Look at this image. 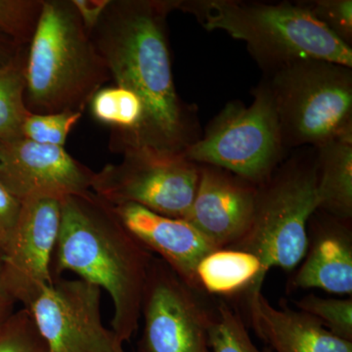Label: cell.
<instances>
[{
  "label": "cell",
  "mask_w": 352,
  "mask_h": 352,
  "mask_svg": "<svg viewBox=\"0 0 352 352\" xmlns=\"http://www.w3.org/2000/svg\"><path fill=\"white\" fill-rule=\"evenodd\" d=\"M199 289L219 296L261 293V263L258 256L238 249H219L205 256L197 268Z\"/></svg>",
  "instance_id": "obj_18"
},
{
  "label": "cell",
  "mask_w": 352,
  "mask_h": 352,
  "mask_svg": "<svg viewBox=\"0 0 352 352\" xmlns=\"http://www.w3.org/2000/svg\"><path fill=\"white\" fill-rule=\"evenodd\" d=\"M212 352H274L270 347L259 349L252 342L242 317L221 302L208 327Z\"/></svg>",
  "instance_id": "obj_21"
},
{
  "label": "cell",
  "mask_w": 352,
  "mask_h": 352,
  "mask_svg": "<svg viewBox=\"0 0 352 352\" xmlns=\"http://www.w3.org/2000/svg\"><path fill=\"white\" fill-rule=\"evenodd\" d=\"M94 171L64 147L22 135L0 139V182L18 200L66 197L91 191Z\"/></svg>",
  "instance_id": "obj_12"
},
{
  "label": "cell",
  "mask_w": 352,
  "mask_h": 352,
  "mask_svg": "<svg viewBox=\"0 0 352 352\" xmlns=\"http://www.w3.org/2000/svg\"><path fill=\"white\" fill-rule=\"evenodd\" d=\"M214 314L161 258H154L146 281L136 352H212L208 327Z\"/></svg>",
  "instance_id": "obj_9"
},
{
  "label": "cell",
  "mask_w": 352,
  "mask_h": 352,
  "mask_svg": "<svg viewBox=\"0 0 352 352\" xmlns=\"http://www.w3.org/2000/svg\"><path fill=\"white\" fill-rule=\"evenodd\" d=\"M314 149L318 210L346 223L352 217V129Z\"/></svg>",
  "instance_id": "obj_17"
},
{
  "label": "cell",
  "mask_w": 352,
  "mask_h": 352,
  "mask_svg": "<svg viewBox=\"0 0 352 352\" xmlns=\"http://www.w3.org/2000/svg\"><path fill=\"white\" fill-rule=\"evenodd\" d=\"M310 14L346 45L352 44L351 0L300 1Z\"/></svg>",
  "instance_id": "obj_26"
},
{
  "label": "cell",
  "mask_w": 352,
  "mask_h": 352,
  "mask_svg": "<svg viewBox=\"0 0 352 352\" xmlns=\"http://www.w3.org/2000/svg\"><path fill=\"white\" fill-rule=\"evenodd\" d=\"M207 31L226 32L244 41L264 73L305 60L352 68V48L296 2L178 0Z\"/></svg>",
  "instance_id": "obj_3"
},
{
  "label": "cell",
  "mask_w": 352,
  "mask_h": 352,
  "mask_svg": "<svg viewBox=\"0 0 352 352\" xmlns=\"http://www.w3.org/2000/svg\"><path fill=\"white\" fill-rule=\"evenodd\" d=\"M178 0H111L90 34L115 85L142 101L144 120L131 154L182 155L200 138L196 111L173 80L168 17Z\"/></svg>",
  "instance_id": "obj_1"
},
{
  "label": "cell",
  "mask_w": 352,
  "mask_h": 352,
  "mask_svg": "<svg viewBox=\"0 0 352 352\" xmlns=\"http://www.w3.org/2000/svg\"><path fill=\"white\" fill-rule=\"evenodd\" d=\"M316 210V152L312 148L278 166L259 185L251 228L231 249L258 256L263 282L271 268L294 270L308 251L307 224Z\"/></svg>",
  "instance_id": "obj_5"
},
{
  "label": "cell",
  "mask_w": 352,
  "mask_h": 352,
  "mask_svg": "<svg viewBox=\"0 0 352 352\" xmlns=\"http://www.w3.org/2000/svg\"><path fill=\"white\" fill-rule=\"evenodd\" d=\"M94 171L91 191L111 206L135 204L157 214L186 219L200 179V164L184 155H126Z\"/></svg>",
  "instance_id": "obj_8"
},
{
  "label": "cell",
  "mask_w": 352,
  "mask_h": 352,
  "mask_svg": "<svg viewBox=\"0 0 352 352\" xmlns=\"http://www.w3.org/2000/svg\"><path fill=\"white\" fill-rule=\"evenodd\" d=\"M0 352H50L25 308L0 328Z\"/></svg>",
  "instance_id": "obj_25"
},
{
  "label": "cell",
  "mask_w": 352,
  "mask_h": 352,
  "mask_svg": "<svg viewBox=\"0 0 352 352\" xmlns=\"http://www.w3.org/2000/svg\"><path fill=\"white\" fill-rule=\"evenodd\" d=\"M252 96L249 106L238 100L227 103L183 155L193 163L221 168L256 186L270 179L287 150L274 100L264 80L252 90Z\"/></svg>",
  "instance_id": "obj_7"
},
{
  "label": "cell",
  "mask_w": 352,
  "mask_h": 352,
  "mask_svg": "<svg viewBox=\"0 0 352 352\" xmlns=\"http://www.w3.org/2000/svg\"><path fill=\"white\" fill-rule=\"evenodd\" d=\"M22 201L13 196L0 182V254L10 242L19 220Z\"/></svg>",
  "instance_id": "obj_27"
},
{
  "label": "cell",
  "mask_w": 352,
  "mask_h": 352,
  "mask_svg": "<svg viewBox=\"0 0 352 352\" xmlns=\"http://www.w3.org/2000/svg\"><path fill=\"white\" fill-rule=\"evenodd\" d=\"M88 107L97 122L110 127L111 151L122 156L129 151L144 120V105L138 95L118 85L104 87L94 94Z\"/></svg>",
  "instance_id": "obj_19"
},
{
  "label": "cell",
  "mask_w": 352,
  "mask_h": 352,
  "mask_svg": "<svg viewBox=\"0 0 352 352\" xmlns=\"http://www.w3.org/2000/svg\"><path fill=\"white\" fill-rule=\"evenodd\" d=\"M82 113H30L25 118L21 135L39 144L64 147L69 132L82 119Z\"/></svg>",
  "instance_id": "obj_23"
},
{
  "label": "cell",
  "mask_w": 352,
  "mask_h": 352,
  "mask_svg": "<svg viewBox=\"0 0 352 352\" xmlns=\"http://www.w3.org/2000/svg\"><path fill=\"white\" fill-rule=\"evenodd\" d=\"M43 0H0V34L29 47L43 13Z\"/></svg>",
  "instance_id": "obj_22"
},
{
  "label": "cell",
  "mask_w": 352,
  "mask_h": 352,
  "mask_svg": "<svg viewBox=\"0 0 352 352\" xmlns=\"http://www.w3.org/2000/svg\"><path fill=\"white\" fill-rule=\"evenodd\" d=\"M113 208L136 239L159 254L190 288L200 292L197 282L199 263L219 249L187 220L164 217L135 204Z\"/></svg>",
  "instance_id": "obj_14"
},
{
  "label": "cell",
  "mask_w": 352,
  "mask_h": 352,
  "mask_svg": "<svg viewBox=\"0 0 352 352\" xmlns=\"http://www.w3.org/2000/svg\"><path fill=\"white\" fill-rule=\"evenodd\" d=\"M154 258L124 226L113 206L94 192L62 200L53 278L72 272L105 289L113 305L111 326L122 344L138 332L143 293Z\"/></svg>",
  "instance_id": "obj_2"
},
{
  "label": "cell",
  "mask_w": 352,
  "mask_h": 352,
  "mask_svg": "<svg viewBox=\"0 0 352 352\" xmlns=\"http://www.w3.org/2000/svg\"><path fill=\"white\" fill-rule=\"evenodd\" d=\"M27 48L19 47L12 41L0 34V66L12 61L21 51L27 50Z\"/></svg>",
  "instance_id": "obj_30"
},
{
  "label": "cell",
  "mask_w": 352,
  "mask_h": 352,
  "mask_svg": "<svg viewBox=\"0 0 352 352\" xmlns=\"http://www.w3.org/2000/svg\"><path fill=\"white\" fill-rule=\"evenodd\" d=\"M295 303L298 310L318 319L336 337L352 342L351 298H324L309 295Z\"/></svg>",
  "instance_id": "obj_24"
},
{
  "label": "cell",
  "mask_w": 352,
  "mask_h": 352,
  "mask_svg": "<svg viewBox=\"0 0 352 352\" xmlns=\"http://www.w3.org/2000/svg\"><path fill=\"white\" fill-rule=\"evenodd\" d=\"M245 300L252 329L274 352H352V342L336 337L312 315L274 307L261 292Z\"/></svg>",
  "instance_id": "obj_15"
},
{
  "label": "cell",
  "mask_w": 352,
  "mask_h": 352,
  "mask_svg": "<svg viewBox=\"0 0 352 352\" xmlns=\"http://www.w3.org/2000/svg\"><path fill=\"white\" fill-rule=\"evenodd\" d=\"M16 303L17 302L4 284L3 277H2L1 254H0V328L15 312L14 308Z\"/></svg>",
  "instance_id": "obj_29"
},
{
  "label": "cell",
  "mask_w": 352,
  "mask_h": 352,
  "mask_svg": "<svg viewBox=\"0 0 352 352\" xmlns=\"http://www.w3.org/2000/svg\"><path fill=\"white\" fill-rule=\"evenodd\" d=\"M110 1L111 0H72V3L88 34H91L95 27L98 25Z\"/></svg>",
  "instance_id": "obj_28"
},
{
  "label": "cell",
  "mask_w": 352,
  "mask_h": 352,
  "mask_svg": "<svg viewBox=\"0 0 352 352\" xmlns=\"http://www.w3.org/2000/svg\"><path fill=\"white\" fill-rule=\"evenodd\" d=\"M285 149L316 148L352 129V71L305 60L265 74Z\"/></svg>",
  "instance_id": "obj_6"
},
{
  "label": "cell",
  "mask_w": 352,
  "mask_h": 352,
  "mask_svg": "<svg viewBox=\"0 0 352 352\" xmlns=\"http://www.w3.org/2000/svg\"><path fill=\"white\" fill-rule=\"evenodd\" d=\"M27 50L0 66V139L21 135L25 118L31 113L25 102Z\"/></svg>",
  "instance_id": "obj_20"
},
{
  "label": "cell",
  "mask_w": 352,
  "mask_h": 352,
  "mask_svg": "<svg viewBox=\"0 0 352 352\" xmlns=\"http://www.w3.org/2000/svg\"><path fill=\"white\" fill-rule=\"evenodd\" d=\"M25 80V106L32 113H83L112 80L72 0H43L27 50Z\"/></svg>",
  "instance_id": "obj_4"
},
{
  "label": "cell",
  "mask_w": 352,
  "mask_h": 352,
  "mask_svg": "<svg viewBox=\"0 0 352 352\" xmlns=\"http://www.w3.org/2000/svg\"><path fill=\"white\" fill-rule=\"evenodd\" d=\"M101 295L82 279L57 277L25 309L50 352H126L102 322Z\"/></svg>",
  "instance_id": "obj_10"
},
{
  "label": "cell",
  "mask_w": 352,
  "mask_h": 352,
  "mask_svg": "<svg viewBox=\"0 0 352 352\" xmlns=\"http://www.w3.org/2000/svg\"><path fill=\"white\" fill-rule=\"evenodd\" d=\"M258 186L210 166H200L195 198L186 219L217 249H231L251 228Z\"/></svg>",
  "instance_id": "obj_13"
},
{
  "label": "cell",
  "mask_w": 352,
  "mask_h": 352,
  "mask_svg": "<svg viewBox=\"0 0 352 352\" xmlns=\"http://www.w3.org/2000/svg\"><path fill=\"white\" fill-rule=\"evenodd\" d=\"M61 200L23 201L19 220L1 256L2 277L16 302L27 308L52 284V261L61 221Z\"/></svg>",
  "instance_id": "obj_11"
},
{
  "label": "cell",
  "mask_w": 352,
  "mask_h": 352,
  "mask_svg": "<svg viewBox=\"0 0 352 352\" xmlns=\"http://www.w3.org/2000/svg\"><path fill=\"white\" fill-rule=\"evenodd\" d=\"M322 229L296 273L294 286L320 289L336 295H352L351 231L335 219Z\"/></svg>",
  "instance_id": "obj_16"
}]
</instances>
